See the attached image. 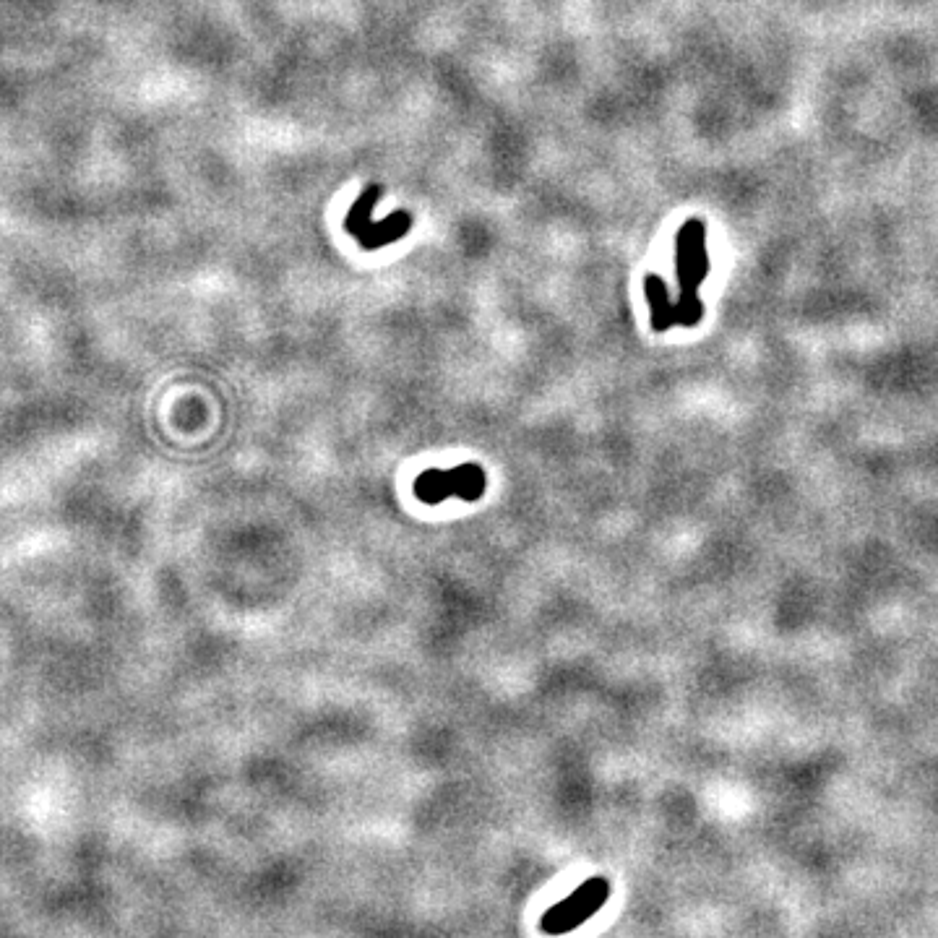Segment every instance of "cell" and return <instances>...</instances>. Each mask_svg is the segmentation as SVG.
Returning a JSON list of instances; mask_svg holds the SVG:
<instances>
[{
	"label": "cell",
	"mask_w": 938,
	"mask_h": 938,
	"mask_svg": "<svg viewBox=\"0 0 938 938\" xmlns=\"http://www.w3.org/2000/svg\"><path fill=\"white\" fill-rule=\"evenodd\" d=\"M381 196H384V185L373 183V185H368V188L363 191V196L352 204L350 214H347V219H344V230L350 232L352 238H360V235L365 232V227L370 225V212L376 209Z\"/></svg>",
	"instance_id": "4"
},
{
	"label": "cell",
	"mask_w": 938,
	"mask_h": 938,
	"mask_svg": "<svg viewBox=\"0 0 938 938\" xmlns=\"http://www.w3.org/2000/svg\"><path fill=\"white\" fill-rule=\"evenodd\" d=\"M608 894V881L589 879L587 884L579 886L571 897H566L563 902H558V905L550 907V910L542 915V931L550 933V936L571 933L574 928L587 923V920L608 902Z\"/></svg>",
	"instance_id": "2"
},
{
	"label": "cell",
	"mask_w": 938,
	"mask_h": 938,
	"mask_svg": "<svg viewBox=\"0 0 938 938\" xmlns=\"http://www.w3.org/2000/svg\"><path fill=\"white\" fill-rule=\"evenodd\" d=\"M488 490V475L480 464H459L454 469H425L415 480V496L428 506H438L446 498L459 501H480Z\"/></svg>",
	"instance_id": "1"
},
{
	"label": "cell",
	"mask_w": 938,
	"mask_h": 938,
	"mask_svg": "<svg viewBox=\"0 0 938 938\" xmlns=\"http://www.w3.org/2000/svg\"><path fill=\"white\" fill-rule=\"evenodd\" d=\"M412 227V217L407 212H397L391 214V217L381 219V222H370L365 227V232L357 238L360 248L363 251H378V248H384L389 243H397L402 240Z\"/></svg>",
	"instance_id": "3"
},
{
	"label": "cell",
	"mask_w": 938,
	"mask_h": 938,
	"mask_svg": "<svg viewBox=\"0 0 938 938\" xmlns=\"http://www.w3.org/2000/svg\"><path fill=\"white\" fill-rule=\"evenodd\" d=\"M644 290H647V298H649V303H652V326H654V329L660 331V329H668L670 324H675V316L670 313L673 308H670V303H668V292H665L662 279L660 277H647V282H644Z\"/></svg>",
	"instance_id": "5"
}]
</instances>
